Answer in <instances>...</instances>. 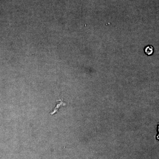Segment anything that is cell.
Wrapping results in <instances>:
<instances>
[{"mask_svg":"<svg viewBox=\"0 0 159 159\" xmlns=\"http://www.w3.org/2000/svg\"><path fill=\"white\" fill-rule=\"evenodd\" d=\"M57 101L59 102V103H58V104L56 105V107L54 109L53 111L50 113V114H51V115H53V114H55L58 111V110L59 108H60L61 106H64L66 105V103H64V102L62 101L61 99H60Z\"/></svg>","mask_w":159,"mask_h":159,"instance_id":"obj_1","label":"cell"},{"mask_svg":"<svg viewBox=\"0 0 159 159\" xmlns=\"http://www.w3.org/2000/svg\"><path fill=\"white\" fill-rule=\"evenodd\" d=\"M154 51V49L153 47L151 45L147 46L144 49V52L146 55L150 56L153 55Z\"/></svg>","mask_w":159,"mask_h":159,"instance_id":"obj_2","label":"cell"}]
</instances>
